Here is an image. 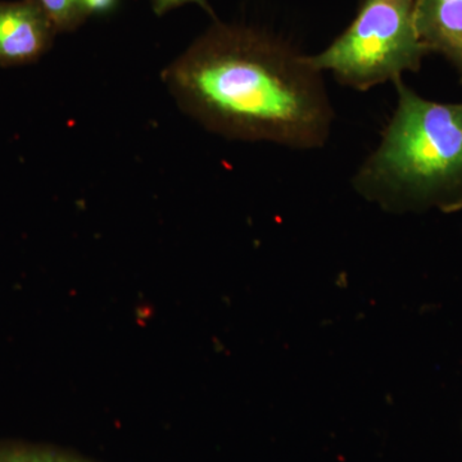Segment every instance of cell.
Returning a JSON list of instances; mask_svg holds the SVG:
<instances>
[{
  "label": "cell",
  "mask_w": 462,
  "mask_h": 462,
  "mask_svg": "<svg viewBox=\"0 0 462 462\" xmlns=\"http://www.w3.org/2000/svg\"><path fill=\"white\" fill-rule=\"evenodd\" d=\"M163 81L185 114L245 142L320 148L334 111L321 72L278 36L215 23L173 60Z\"/></svg>",
  "instance_id": "obj_1"
},
{
  "label": "cell",
  "mask_w": 462,
  "mask_h": 462,
  "mask_svg": "<svg viewBox=\"0 0 462 462\" xmlns=\"http://www.w3.org/2000/svg\"><path fill=\"white\" fill-rule=\"evenodd\" d=\"M397 107L356 190L389 212L462 209V103H438L394 83Z\"/></svg>",
  "instance_id": "obj_2"
},
{
  "label": "cell",
  "mask_w": 462,
  "mask_h": 462,
  "mask_svg": "<svg viewBox=\"0 0 462 462\" xmlns=\"http://www.w3.org/2000/svg\"><path fill=\"white\" fill-rule=\"evenodd\" d=\"M416 0H361L351 25L327 50L307 56L318 71L358 91L419 72L430 54L413 23Z\"/></svg>",
  "instance_id": "obj_3"
},
{
  "label": "cell",
  "mask_w": 462,
  "mask_h": 462,
  "mask_svg": "<svg viewBox=\"0 0 462 462\" xmlns=\"http://www.w3.org/2000/svg\"><path fill=\"white\" fill-rule=\"evenodd\" d=\"M56 32L36 0L0 2V66L33 62L50 50Z\"/></svg>",
  "instance_id": "obj_4"
},
{
  "label": "cell",
  "mask_w": 462,
  "mask_h": 462,
  "mask_svg": "<svg viewBox=\"0 0 462 462\" xmlns=\"http://www.w3.org/2000/svg\"><path fill=\"white\" fill-rule=\"evenodd\" d=\"M413 23L428 51L445 57L462 84V0H416Z\"/></svg>",
  "instance_id": "obj_5"
},
{
  "label": "cell",
  "mask_w": 462,
  "mask_h": 462,
  "mask_svg": "<svg viewBox=\"0 0 462 462\" xmlns=\"http://www.w3.org/2000/svg\"><path fill=\"white\" fill-rule=\"evenodd\" d=\"M0 462H89L74 455L25 445H0Z\"/></svg>",
  "instance_id": "obj_6"
},
{
  "label": "cell",
  "mask_w": 462,
  "mask_h": 462,
  "mask_svg": "<svg viewBox=\"0 0 462 462\" xmlns=\"http://www.w3.org/2000/svg\"><path fill=\"white\" fill-rule=\"evenodd\" d=\"M57 32H71L84 23L80 0H36Z\"/></svg>",
  "instance_id": "obj_7"
},
{
  "label": "cell",
  "mask_w": 462,
  "mask_h": 462,
  "mask_svg": "<svg viewBox=\"0 0 462 462\" xmlns=\"http://www.w3.org/2000/svg\"><path fill=\"white\" fill-rule=\"evenodd\" d=\"M152 8H153L154 14L158 16L167 14L171 9L181 7L185 5H197L200 8L205 9L207 14H214L211 5H208L207 0H151Z\"/></svg>",
  "instance_id": "obj_8"
},
{
  "label": "cell",
  "mask_w": 462,
  "mask_h": 462,
  "mask_svg": "<svg viewBox=\"0 0 462 462\" xmlns=\"http://www.w3.org/2000/svg\"><path fill=\"white\" fill-rule=\"evenodd\" d=\"M117 5V0H80L81 14L85 20L94 14H103L111 12Z\"/></svg>",
  "instance_id": "obj_9"
}]
</instances>
